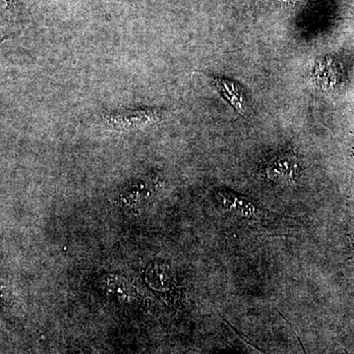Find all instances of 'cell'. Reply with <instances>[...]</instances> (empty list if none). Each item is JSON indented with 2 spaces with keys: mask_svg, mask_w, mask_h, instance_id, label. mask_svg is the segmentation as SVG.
Masks as SVG:
<instances>
[{
  "mask_svg": "<svg viewBox=\"0 0 354 354\" xmlns=\"http://www.w3.org/2000/svg\"><path fill=\"white\" fill-rule=\"evenodd\" d=\"M145 281L156 292L169 293L176 288V274L171 265L162 261H153L147 266Z\"/></svg>",
  "mask_w": 354,
  "mask_h": 354,
  "instance_id": "cell-2",
  "label": "cell"
},
{
  "mask_svg": "<svg viewBox=\"0 0 354 354\" xmlns=\"http://www.w3.org/2000/svg\"><path fill=\"white\" fill-rule=\"evenodd\" d=\"M104 286L108 292L122 301H130L136 295L134 286L127 279L118 274H108L104 277Z\"/></svg>",
  "mask_w": 354,
  "mask_h": 354,
  "instance_id": "cell-5",
  "label": "cell"
},
{
  "mask_svg": "<svg viewBox=\"0 0 354 354\" xmlns=\"http://www.w3.org/2000/svg\"><path fill=\"white\" fill-rule=\"evenodd\" d=\"M164 111L160 109H139L135 111H115L106 113L102 120L108 127L127 131L145 128L162 120Z\"/></svg>",
  "mask_w": 354,
  "mask_h": 354,
  "instance_id": "cell-1",
  "label": "cell"
},
{
  "mask_svg": "<svg viewBox=\"0 0 354 354\" xmlns=\"http://www.w3.org/2000/svg\"><path fill=\"white\" fill-rule=\"evenodd\" d=\"M212 85L218 93L241 115L247 111V102L243 90L239 83L221 77H209Z\"/></svg>",
  "mask_w": 354,
  "mask_h": 354,
  "instance_id": "cell-3",
  "label": "cell"
},
{
  "mask_svg": "<svg viewBox=\"0 0 354 354\" xmlns=\"http://www.w3.org/2000/svg\"><path fill=\"white\" fill-rule=\"evenodd\" d=\"M299 165L297 158L290 155H279L272 158L267 167L270 178L279 183H291L297 178Z\"/></svg>",
  "mask_w": 354,
  "mask_h": 354,
  "instance_id": "cell-4",
  "label": "cell"
}]
</instances>
